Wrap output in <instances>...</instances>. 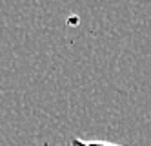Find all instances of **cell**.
<instances>
[{
    "mask_svg": "<svg viewBox=\"0 0 151 146\" xmlns=\"http://www.w3.org/2000/svg\"><path fill=\"white\" fill-rule=\"evenodd\" d=\"M69 146H126V144H116V142H107V141H84L78 137H73L69 141Z\"/></svg>",
    "mask_w": 151,
    "mask_h": 146,
    "instance_id": "6da1fadb",
    "label": "cell"
}]
</instances>
